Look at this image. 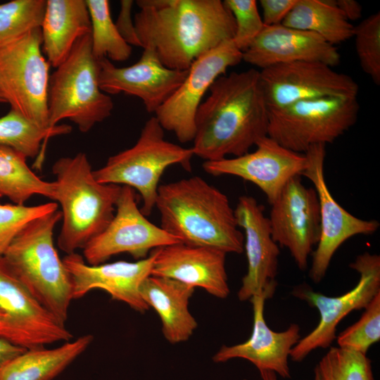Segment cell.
<instances>
[{"instance_id":"45","label":"cell","mask_w":380,"mask_h":380,"mask_svg":"<svg viewBox=\"0 0 380 380\" xmlns=\"http://www.w3.org/2000/svg\"><path fill=\"white\" fill-rule=\"evenodd\" d=\"M1 198V196H0V198Z\"/></svg>"},{"instance_id":"37","label":"cell","mask_w":380,"mask_h":380,"mask_svg":"<svg viewBox=\"0 0 380 380\" xmlns=\"http://www.w3.org/2000/svg\"><path fill=\"white\" fill-rule=\"evenodd\" d=\"M259 2L262 11V20L265 26H273L282 23L296 0H260Z\"/></svg>"},{"instance_id":"35","label":"cell","mask_w":380,"mask_h":380,"mask_svg":"<svg viewBox=\"0 0 380 380\" xmlns=\"http://www.w3.org/2000/svg\"><path fill=\"white\" fill-rule=\"evenodd\" d=\"M58 205L54 201L32 206L0 203V256L4 255L13 240L30 222L57 210Z\"/></svg>"},{"instance_id":"36","label":"cell","mask_w":380,"mask_h":380,"mask_svg":"<svg viewBox=\"0 0 380 380\" xmlns=\"http://www.w3.org/2000/svg\"><path fill=\"white\" fill-rule=\"evenodd\" d=\"M224 3L232 13L235 23L232 41L242 53L245 51L263 30L265 25L255 0H225Z\"/></svg>"},{"instance_id":"7","label":"cell","mask_w":380,"mask_h":380,"mask_svg":"<svg viewBox=\"0 0 380 380\" xmlns=\"http://www.w3.org/2000/svg\"><path fill=\"white\" fill-rule=\"evenodd\" d=\"M194 156L191 148L167 141L164 129L153 116L145 122L133 146L109 157L103 166L93 170V175L100 183L137 190L143 201L140 210L146 217L155 208L158 183L164 171L176 164L191 170Z\"/></svg>"},{"instance_id":"22","label":"cell","mask_w":380,"mask_h":380,"mask_svg":"<svg viewBox=\"0 0 380 380\" xmlns=\"http://www.w3.org/2000/svg\"><path fill=\"white\" fill-rule=\"evenodd\" d=\"M265 294L253 296V325L250 338L234 346H222L213 357L215 362L234 358L250 361L259 372L271 371L284 379L290 378L289 357L291 349L300 339V327L291 324L287 329L277 332L267 324L264 317Z\"/></svg>"},{"instance_id":"23","label":"cell","mask_w":380,"mask_h":380,"mask_svg":"<svg viewBox=\"0 0 380 380\" xmlns=\"http://www.w3.org/2000/svg\"><path fill=\"white\" fill-rule=\"evenodd\" d=\"M0 309L28 339L31 348L68 341L72 333L31 294L0 256Z\"/></svg>"},{"instance_id":"11","label":"cell","mask_w":380,"mask_h":380,"mask_svg":"<svg viewBox=\"0 0 380 380\" xmlns=\"http://www.w3.org/2000/svg\"><path fill=\"white\" fill-rule=\"evenodd\" d=\"M304 154L306 165L301 175L313 184L319 206L320 236L312 253L309 272L310 278L317 284L325 277L334 253L342 243L356 235L374 234L380 224L375 220L353 215L334 199L324 178L325 144L313 145Z\"/></svg>"},{"instance_id":"1","label":"cell","mask_w":380,"mask_h":380,"mask_svg":"<svg viewBox=\"0 0 380 380\" xmlns=\"http://www.w3.org/2000/svg\"><path fill=\"white\" fill-rule=\"evenodd\" d=\"M134 18L143 49L167 68L186 70L205 53L232 39L233 15L221 0H138Z\"/></svg>"},{"instance_id":"21","label":"cell","mask_w":380,"mask_h":380,"mask_svg":"<svg viewBox=\"0 0 380 380\" xmlns=\"http://www.w3.org/2000/svg\"><path fill=\"white\" fill-rule=\"evenodd\" d=\"M242 61L262 69L300 61H317L331 67L339 64L335 46L319 35L282 24L265 26L242 53Z\"/></svg>"},{"instance_id":"18","label":"cell","mask_w":380,"mask_h":380,"mask_svg":"<svg viewBox=\"0 0 380 380\" xmlns=\"http://www.w3.org/2000/svg\"><path fill=\"white\" fill-rule=\"evenodd\" d=\"M99 84L106 94H125L139 98L148 113L156 111L180 86L186 70L165 67L151 49H144L139 60L124 68L103 58L99 60Z\"/></svg>"},{"instance_id":"12","label":"cell","mask_w":380,"mask_h":380,"mask_svg":"<svg viewBox=\"0 0 380 380\" xmlns=\"http://www.w3.org/2000/svg\"><path fill=\"white\" fill-rule=\"evenodd\" d=\"M241 61L242 52L232 39L198 57L180 86L156 111L155 117L162 127L172 132L181 143L193 141L195 118L204 95L216 79Z\"/></svg>"},{"instance_id":"2","label":"cell","mask_w":380,"mask_h":380,"mask_svg":"<svg viewBox=\"0 0 380 380\" xmlns=\"http://www.w3.org/2000/svg\"><path fill=\"white\" fill-rule=\"evenodd\" d=\"M208 91L195 118L194 155L205 161L240 156L267 135L270 109L259 70L222 75Z\"/></svg>"},{"instance_id":"40","label":"cell","mask_w":380,"mask_h":380,"mask_svg":"<svg viewBox=\"0 0 380 380\" xmlns=\"http://www.w3.org/2000/svg\"><path fill=\"white\" fill-rule=\"evenodd\" d=\"M26 350L24 347L0 337V372L8 362Z\"/></svg>"},{"instance_id":"15","label":"cell","mask_w":380,"mask_h":380,"mask_svg":"<svg viewBox=\"0 0 380 380\" xmlns=\"http://www.w3.org/2000/svg\"><path fill=\"white\" fill-rule=\"evenodd\" d=\"M270 205L268 220L273 240L287 248L298 267L305 270L320 236L315 189L304 186L300 176H295Z\"/></svg>"},{"instance_id":"9","label":"cell","mask_w":380,"mask_h":380,"mask_svg":"<svg viewBox=\"0 0 380 380\" xmlns=\"http://www.w3.org/2000/svg\"><path fill=\"white\" fill-rule=\"evenodd\" d=\"M50 63L42 53L41 28L0 48V80L11 108L40 127L49 125Z\"/></svg>"},{"instance_id":"42","label":"cell","mask_w":380,"mask_h":380,"mask_svg":"<svg viewBox=\"0 0 380 380\" xmlns=\"http://www.w3.org/2000/svg\"><path fill=\"white\" fill-rule=\"evenodd\" d=\"M260 374L262 380H277V375L273 372L262 371L260 372ZM314 374V380H322L317 366L315 368Z\"/></svg>"},{"instance_id":"43","label":"cell","mask_w":380,"mask_h":380,"mask_svg":"<svg viewBox=\"0 0 380 380\" xmlns=\"http://www.w3.org/2000/svg\"><path fill=\"white\" fill-rule=\"evenodd\" d=\"M0 103H7L5 97L4 96V95L1 94V92L0 91Z\"/></svg>"},{"instance_id":"28","label":"cell","mask_w":380,"mask_h":380,"mask_svg":"<svg viewBox=\"0 0 380 380\" xmlns=\"http://www.w3.org/2000/svg\"><path fill=\"white\" fill-rule=\"evenodd\" d=\"M55 182L44 181L28 166L27 157L10 147L0 145V196L14 204L25 205L32 196L40 195L55 202Z\"/></svg>"},{"instance_id":"31","label":"cell","mask_w":380,"mask_h":380,"mask_svg":"<svg viewBox=\"0 0 380 380\" xmlns=\"http://www.w3.org/2000/svg\"><path fill=\"white\" fill-rule=\"evenodd\" d=\"M46 0H12L0 4V48L41 27Z\"/></svg>"},{"instance_id":"24","label":"cell","mask_w":380,"mask_h":380,"mask_svg":"<svg viewBox=\"0 0 380 380\" xmlns=\"http://www.w3.org/2000/svg\"><path fill=\"white\" fill-rule=\"evenodd\" d=\"M194 288L170 278L150 275L139 286V293L148 308L158 314L165 339L175 344L189 338L197 322L189 310Z\"/></svg>"},{"instance_id":"10","label":"cell","mask_w":380,"mask_h":380,"mask_svg":"<svg viewBox=\"0 0 380 380\" xmlns=\"http://www.w3.org/2000/svg\"><path fill=\"white\" fill-rule=\"evenodd\" d=\"M350 267L360 274L355 287L339 296H327L315 292L308 284L296 286L292 294L316 308L319 313L317 327L300 338L291 349L290 357L301 362L312 350L327 348L336 338V327L350 312L365 308L380 292V256L369 252L358 255Z\"/></svg>"},{"instance_id":"5","label":"cell","mask_w":380,"mask_h":380,"mask_svg":"<svg viewBox=\"0 0 380 380\" xmlns=\"http://www.w3.org/2000/svg\"><path fill=\"white\" fill-rule=\"evenodd\" d=\"M61 219L62 213L57 210L32 220L3 256L38 302L65 324L73 300L72 284L53 237Z\"/></svg>"},{"instance_id":"27","label":"cell","mask_w":380,"mask_h":380,"mask_svg":"<svg viewBox=\"0 0 380 380\" xmlns=\"http://www.w3.org/2000/svg\"><path fill=\"white\" fill-rule=\"evenodd\" d=\"M281 24L313 32L334 46L352 38L355 28L334 0H296Z\"/></svg>"},{"instance_id":"4","label":"cell","mask_w":380,"mask_h":380,"mask_svg":"<svg viewBox=\"0 0 380 380\" xmlns=\"http://www.w3.org/2000/svg\"><path fill=\"white\" fill-rule=\"evenodd\" d=\"M52 172L63 220L57 245L66 254L76 253L110 223L122 186L99 182L84 153L58 159Z\"/></svg>"},{"instance_id":"13","label":"cell","mask_w":380,"mask_h":380,"mask_svg":"<svg viewBox=\"0 0 380 380\" xmlns=\"http://www.w3.org/2000/svg\"><path fill=\"white\" fill-rule=\"evenodd\" d=\"M180 242L151 222L137 206L135 190L122 186L113 219L82 250L87 263L96 265L122 253L141 260L151 250Z\"/></svg>"},{"instance_id":"16","label":"cell","mask_w":380,"mask_h":380,"mask_svg":"<svg viewBox=\"0 0 380 380\" xmlns=\"http://www.w3.org/2000/svg\"><path fill=\"white\" fill-rule=\"evenodd\" d=\"M253 152L218 160L204 161L202 167L214 176L233 175L256 185L271 204L286 184L301 176L306 165L304 153L292 151L269 136L260 139Z\"/></svg>"},{"instance_id":"26","label":"cell","mask_w":380,"mask_h":380,"mask_svg":"<svg viewBox=\"0 0 380 380\" xmlns=\"http://www.w3.org/2000/svg\"><path fill=\"white\" fill-rule=\"evenodd\" d=\"M94 340L85 334L53 348L27 349L0 372V380H52L78 357Z\"/></svg>"},{"instance_id":"25","label":"cell","mask_w":380,"mask_h":380,"mask_svg":"<svg viewBox=\"0 0 380 380\" xmlns=\"http://www.w3.org/2000/svg\"><path fill=\"white\" fill-rule=\"evenodd\" d=\"M42 49L47 61L58 67L77 41L91 34L89 10L84 0H46L41 25Z\"/></svg>"},{"instance_id":"17","label":"cell","mask_w":380,"mask_h":380,"mask_svg":"<svg viewBox=\"0 0 380 380\" xmlns=\"http://www.w3.org/2000/svg\"><path fill=\"white\" fill-rule=\"evenodd\" d=\"M234 213L238 226L244 231L243 249L248 262L238 298L244 301L265 294L270 298L277 288L279 248L272 239L268 217L262 205L250 196L239 197Z\"/></svg>"},{"instance_id":"44","label":"cell","mask_w":380,"mask_h":380,"mask_svg":"<svg viewBox=\"0 0 380 380\" xmlns=\"http://www.w3.org/2000/svg\"><path fill=\"white\" fill-rule=\"evenodd\" d=\"M0 91L1 92V94H3V88H2V84H1V80H0ZM4 95V94H3Z\"/></svg>"},{"instance_id":"39","label":"cell","mask_w":380,"mask_h":380,"mask_svg":"<svg viewBox=\"0 0 380 380\" xmlns=\"http://www.w3.org/2000/svg\"><path fill=\"white\" fill-rule=\"evenodd\" d=\"M0 337L27 349L31 348L30 343L26 336L15 327L11 317L1 309Z\"/></svg>"},{"instance_id":"19","label":"cell","mask_w":380,"mask_h":380,"mask_svg":"<svg viewBox=\"0 0 380 380\" xmlns=\"http://www.w3.org/2000/svg\"><path fill=\"white\" fill-rule=\"evenodd\" d=\"M154 254L136 262L116 261L91 265L77 253L66 254L63 262L72 279V297L78 299L93 289H102L113 300L144 312L149 309L143 300L139 286L151 274Z\"/></svg>"},{"instance_id":"32","label":"cell","mask_w":380,"mask_h":380,"mask_svg":"<svg viewBox=\"0 0 380 380\" xmlns=\"http://www.w3.org/2000/svg\"><path fill=\"white\" fill-rule=\"evenodd\" d=\"M317 367L322 380H374L367 355L339 347L330 348Z\"/></svg>"},{"instance_id":"6","label":"cell","mask_w":380,"mask_h":380,"mask_svg":"<svg viewBox=\"0 0 380 380\" xmlns=\"http://www.w3.org/2000/svg\"><path fill=\"white\" fill-rule=\"evenodd\" d=\"M99 74V60L92 53L89 34L77 41L69 56L50 77L49 128L68 119L86 133L110 116L113 102L100 89Z\"/></svg>"},{"instance_id":"41","label":"cell","mask_w":380,"mask_h":380,"mask_svg":"<svg viewBox=\"0 0 380 380\" xmlns=\"http://www.w3.org/2000/svg\"><path fill=\"white\" fill-rule=\"evenodd\" d=\"M334 2L349 22L357 20L362 17V7L357 1L334 0Z\"/></svg>"},{"instance_id":"14","label":"cell","mask_w":380,"mask_h":380,"mask_svg":"<svg viewBox=\"0 0 380 380\" xmlns=\"http://www.w3.org/2000/svg\"><path fill=\"white\" fill-rule=\"evenodd\" d=\"M270 110L325 97H357L359 87L349 75L325 63L300 61L260 70Z\"/></svg>"},{"instance_id":"29","label":"cell","mask_w":380,"mask_h":380,"mask_svg":"<svg viewBox=\"0 0 380 380\" xmlns=\"http://www.w3.org/2000/svg\"><path fill=\"white\" fill-rule=\"evenodd\" d=\"M71 129L68 125H58L54 129H44L11 108L0 118V145L16 150L27 158L38 156L34 167L41 169L48 139L68 134Z\"/></svg>"},{"instance_id":"33","label":"cell","mask_w":380,"mask_h":380,"mask_svg":"<svg viewBox=\"0 0 380 380\" xmlns=\"http://www.w3.org/2000/svg\"><path fill=\"white\" fill-rule=\"evenodd\" d=\"M357 322L337 337L338 347L367 355L380 340V292L370 301Z\"/></svg>"},{"instance_id":"20","label":"cell","mask_w":380,"mask_h":380,"mask_svg":"<svg viewBox=\"0 0 380 380\" xmlns=\"http://www.w3.org/2000/svg\"><path fill=\"white\" fill-rule=\"evenodd\" d=\"M152 252L154 261L151 275L175 279L194 289L202 288L219 298H226L229 294L225 252L182 242Z\"/></svg>"},{"instance_id":"8","label":"cell","mask_w":380,"mask_h":380,"mask_svg":"<svg viewBox=\"0 0 380 380\" xmlns=\"http://www.w3.org/2000/svg\"><path fill=\"white\" fill-rule=\"evenodd\" d=\"M357 97H325L270 110L267 136L292 151L304 153L316 144L333 143L356 122Z\"/></svg>"},{"instance_id":"3","label":"cell","mask_w":380,"mask_h":380,"mask_svg":"<svg viewBox=\"0 0 380 380\" xmlns=\"http://www.w3.org/2000/svg\"><path fill=\"white\" fill-rule=\"evenodd\" d=\"M160 227L182 243L226 253L243 251L244 236L227 196L198 176L160 185Z\"/></svg>"},{"instance_id":"34","label":"cell","mask_w":380,"mask_h":380,"mask_svg":"<svg viewBox=\"0 0 380 380\" xmlns=\"http://www.w3.org/2000/svg\"><path fill=\"white\" fill-rule=\"evenodd\" d=\"M355 50L363 71L380 84V13L370 15L354 28Z\"/></svg>"},{"instance_id":"30","label":"cell","mask_w":380,"mask_h":380,"mask_svg":"<svg viewBox=\"0 0 380 380\" xmlns=\"http://www.w3.org/2000/svg\"><path fill=\"white\" fill-rule=\"evenodd\" d=\"M91 21V51L94 56L115 61H127L132 46L121 37L113 22L108 0H85Z\"/></svg>"},{"instance_id":"38","label":"cell","mask_w":380,"mask_h":380,"mask_svg":"<svg viewBox=\"0 0 380 380\" xmlns=\"http://www.w3.org/2000/svg\"><path fill=\"white\" fill-rule=\"evenodd\" d=\"M134 4L132 0L120 1V10L115 25L123 39L130 46H140L131 11Z\"/></svg>"}]
</instances>
